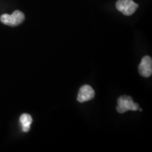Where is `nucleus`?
<instances>
[{"mask_svg":"<svg viewBox=\"0 0 152 152\" xmlns=\"http://www.w3.org/2000/svg\"><path fill=\"white\" fill-rule=\"evenodd\" d=\"M139 104L133 102L132 98L130 96H123L118 99L117 111L120 113H123L128 111H137Z\"/></svg>","mask_w":152,"mask_h":152,"instance_id":"nucleus-1","label":"nucleus"},{"mask_svg":"<svg viewBox=\"0 0 152 152\" xmlns=\"http://www.w3.org/2000/svg\"><path fill=\"white\" fill-rule=\"evenodd\" d=\"M25 20L23 13L20 11H15L11 15L4 14L0 17V20L2 23L9 26H16L22 23Z\"/></svg>","mask_w":152,"mask_h":152,"instance_id":"nucleus-2","label":"nucleus"},{"mask_svg":"<svg viewBox=\"0 0 152 152\" xmlns=\"http://www.w3.org/2000/svg\"><path fill=\"white\" fill-rule=\"evenodd\" d=\"M115 7L125 16H130L135 12L138 8V4L132 0H118Z\"/></svg>","mask_w":152,"mask_h":152,"instance_id":"nucleus-3","label":"nucleus"},{"mask_svg":"<svg viewBox=\"0 0 152 152\" xmlns=\"http://www.w3.org/2000/svg\"><path fill=\"white\" fill-rule=\"evenodd\" d=\"M139 73L143 77H150L152 74V60L151 56H145L142 58L139 65Z\"/></svg>","mask_w":152,"mask_h":152,"instance_id":"nucleus-4","label":"nucleus"},{"mask_svg":"<svg viewBox=\"0 0 152 152\" xmlns=\"http://www.w3.org/2000/svg\"><path fill=\"white\" fill-rule=\"evenodd\" d=\"M94 90H93L92 87L87 85H83L80 89L77 99L80 103H83V102L92 99L94 96Z\"/></svg>","mask_w":152,"mask_h":152,"instance_id":"nucleus-5","label":"nucleus"},{"mask_svg":"<svg viewBox=\"0 0 152 152\" xmlns=\"http://www.w3.org/2000/svg\"><path fill=\"white\" fill-rule=\"evenodd\" d=\"M20 123L22 125V130L24 132H28L30 129V125L33 123V118L29 114L23 113L20 117Z\"/></svg>","mask_w":152,"mask_h":152,"instance_id":"nucleus-6","label":"nucleus"}]
</instances>
